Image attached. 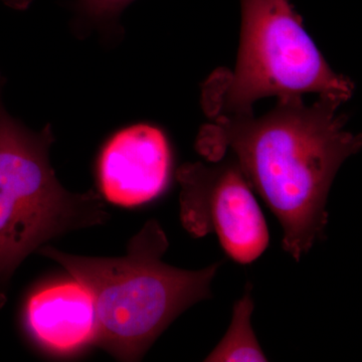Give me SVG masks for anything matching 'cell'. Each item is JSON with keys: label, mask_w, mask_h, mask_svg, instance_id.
Returning a JSON list of instances; mask_svg holds the SVG:
<instances>
[{"label": "cell", "mask_w": 362, "mask_h": 362, "mask_svg": "<svg viewBox=\"0 0 362 362\" xmlns=\"http://www.w3.org/2000/svg\"><path fill=\"white\" fill-rule=\"evenodd\" d=\"M341 100L279 98L264 116H218L199 135V150L211 161L228 148L252 189L283 228L282 247L296 262L324 238L328 194L338 169L361 147V135L345 129Z\"/></svg>", "instance_id": "1"}, {"label": "cell", "mask_w": 362, "mask_h": 362, "mask_svg": "<svg viewBox=\"0 0 362 362\" xmlns=\"http://www.w3.org/2000/svg\"><path fill=\"white\" fill-rule=\"evenodd\" d=\"M169 242L156 220L131 238L122 257H87L45 246L37 254L56 262L94 301V342L120 361H138L185 310L211 298L221 263L199 271L164 263Z\"/></svg>", "instance_id": "2"}, {"label": "cell", "mask_w": 362, "mask_h": 362, "mask_svg": "<svg viewBox=\"0 0 362 362\" xmlns=\"http://www.w3.org/2000/svg\"><path fill=\"white\" fill-rule=\"evenodd\" d=\"M0 73V308L14 272L30 254L66 233L105 225L111 216L96 190L74 192L57 178L52 126L28 129L7 112Z\"/></svg>", "instance_id": "3"}, {"label": "cell", "mask_w": 362, "mask_h": 362, "mask_svg": "<svg viewBox=\"0 0 362 362\" xmlns=\"http://www.w3.org/2000/svg\"><path fill=\"white\" fill-rule=\"evenodd\" d=\"M242 13L235 71L213 76L204 90L211 119L254 113V104L267 97L351 98L354 83L330 68L289 0H242Z\"/></svg>", "instance_id": "4"}, {"label": "cell", "mask_w": 362, "mask_h": 362, "mask_svg": "<svg viewBox=\"0 0 362 362\" xmlns=\"http://www.w3.org/2000/svg\"><path fill=\"white\" fill-rule=\"evenodd\" d=\"M180 221L194 238L216 233L226 255L252 263L270 243L265 216L235 160L206 165L185 163L176 171Z\"/></svg>", "instance_id": "5"}, {"label": "cell", "mask_w": 362, "mask_h": 362, "mask_svg": "<svg viewBox=\"0 0 362 362\" xmlns=\"http://www.w3.org/2000/svg\"><path fill=\"white\" fill-rule=\"evenodd\" d=\"M173 152L163 131L136 124L117 132L98 160L104 199L119 206H141L160 197L173 175Z\"/></svg>", "instance_id": "6"}, {"label": "cell", "mask_w": 362, "mask_h": 362, "mask_svg": "<svg viewBox=\"0 0 362 362\" xmlns=\"http://www.w3.org/2000/svg\"><path fill=\"white\" fill-rule=\"evenodd\" d=\"M33 337L47 349L70 352L94 342L97 315L89 291L77 281L49 286L35 293L25 308Z\"/></svg>", "instance_id": "7"}, {"label": "cell", "mask_w": 362, "mask_h": 362, "mask_svg": "<svg viewBox=\"0 0 362 362\" xmlns=\"http://www.w3.org/2000/svg\"><path fill=\"white\" fill-rule=\"evenodd\" d=\"M254 307L252 285L247 283L244 295L233 306L232 322L225 337L204 361H268L252 327Z\"/></svg>", "instance_id": "8"}, {"label": "cell", "mask_w": 362, "mask_h": 362, "mask_svg": "<svg viewBox=\"0 0 362 362\" xmlns=\"http://www.w3.org/2000/svg\"><path fill=\"white\" fill-rule=\"evenodd\" d=\"M134 0H78L80 13L93 23H106L113 21Z\"/></svg>", "instance_id": "9"}, {"label": "cell", "mask_w": 362, "mask_h": 362, "mask_svg": "<svg viewBox=\"0 0 362 362\" xmlns=\"http://www.w3.org/2000/svg\"><path fill=\"white\" fill-rule=\"evenodd\" d=\"M33 0H4V4L16 11H25L32 4Z\"/></svg>", "instance_id": "10"}]
</instances>
